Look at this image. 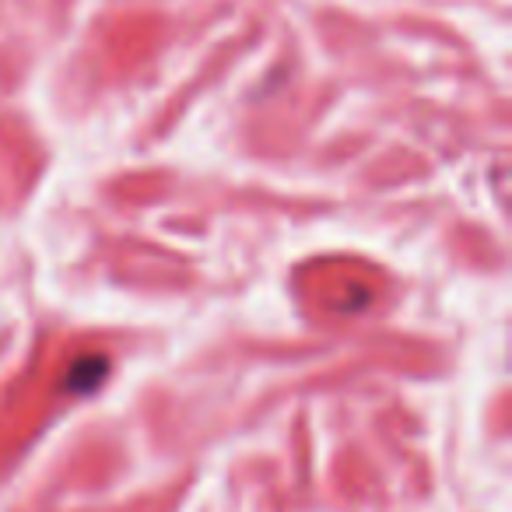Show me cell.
Wrapping results in <instances>:
<instances>
[{
    "label": "cell",
    "mask_w": 512,
    "mask_h": 512,
    "mask_svg": "<svg viewBox=\"0 0 512 512\" xmlns=\"http://www.w3.org/2000/svg\"><path fill=\"white\" fill-rule=\"evenodd\" d=\"M102 376H106V358H81V362H74V372H71V379H67V386H71V390H88V386H95Z\"/></svg>",
    "instance_id": "1"
}]
</instances>
